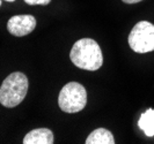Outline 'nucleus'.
I'll return each mask as SVG.
<instances>
[{
	"label": "nucleus",
	"instance_id": "nucleus-12",
	"mask_svg": "<svg viewBox=\"0 0 154 144\" xmlns=\"http://www.w3.org/2000/svg\"><path fill=\"white\" fill-rule=\"evenodd\" d=\"M0 6H1V0H0Z\"/></svg>",
	"mask_w": 154,
	"mask_h": 144
},
{
	"label": "nucleus",
	"instance_id": "nucleus-4",
	"mask_svg": "<svg viewBox=\"0 0 154 144\" xmlns=\"http://www.w3.org/2000/svg\"><path fill=\"white\" fill-rule=\"evenodd\" d=\"M129 45L137 53L154 51V24L147 21L137 23L130 31Z\"/></svg>",
	"mask_w": 154,
	"mask_h": 144
},
{
	"label": "nucleus",
	"instance_id": "nucleus-5",
	"mask_svg": "<svg viewBox=\"0 0 154 144\" xmlns=\"http://www.w3.org/2000/svg\"><path fill=\"white\" fill-rule=\"evenodd\" d=\"M36 28V19L32 15H14L7 22V30L16 37L29 35Z\"/></svg>",
	"mask_w": 154,
	"mask_h": 144
},
{
	"label": "nucleus",
	"instance_id": "nucleus-9",
	"mask_svg": "<svg viewBox=\"0 0 154 144\" xmlns=\"http://www.w3.org/2000/svg\"><path fill=\"white\" fill-rule=\"evenodd\" d=\"M28 5H48L51 0H24Z\"/></svg>",
	"mask_w": 154,
	"mask_h": 144
},
{
	"label": "nucleus",
	"instance_id": "nucleus-1",
	"mask_svg": "<svg viewBox=\"0 0 154 144\" xmlns=\"http://www.w3.org/2000/svg\"><path fill=\"white\" fill-rule=\"evenodd\" d=\"M69 59L77 67L91 72L97 70L103 63L100 45L91 38L79 39L69 52Z\"/></svg>",
	"mask_w": 154,
	"mask_h": 144
},
{
	"label": "nucleus",
	"instance_id": "nucleus-6",
	"mask_svg": "<svg viewBox=\"0 0 154 144\" xmlns=\"http://www.w3.org/2000/svg\"><path fill=\"white\" fill-rule=\"evenodd\" d=\"M54 141V134L48 128L34 129L23 138L24 144H52Z\"/></svg>",
	"mask_w": 154,
	"mask_h": 144
},
{
	"label": "nucleus",
	"instance_id": "nucleus-10",
	"mask_svg": "<svg viewBox=\"0 0 154 144\" xmlns=\"http://www.w3.org/2000/svg\"><path fill=\"white\" fill-rule=\"evenodd\" d=\"M122 1L125 2V4H137V2L141 1V0H122Z\"/></svg>",
	"mask_w": 154,
	"mask_h": 144
},
{
	"label": "nucleus",
	"instance_id": "nucleus-3",
	"mask_svg": "<svg viewBox=\"0 0 154 144\" xmlns=\"http://www.w3.org/2000/svg\"><path fill=\"white\" fill-rule=\"evenodd\" d=\"M87 92L85 87L78 82H69L62 88L58 97V105L65 113H77L85 108Z\"/></svg>",
	"mask_w": 154,
	"mask_h": 144
},
{
	"label": "nucleus",
	"instance_id": "nucleus-7",
	"mask_svg": "<svg viewBox=\"0 0 154 144\" xmlns=\"http://www.w3.org/2000/svg\"><path fill=\"white\" fill-rule=\"evenodd\" d=\"M86 144H114L115 138L112 134L104 128L95 129L86 140Z\"/></svg>",
	"mask_w": 154,
	"mask_h": 144
},
{
	"label": "nucleus",
	"instance_id": "nucleus-11",
	"mask_svg": "<svg viewBox=\"0 0 154 144\" xmlns=\"http://www.w3.org/2000/svg\"><path fill=\"white\" fill-rule=\"evenodd\" d=\"M6 1H9V2H12V1H15V0H6Z\"/></svg>",
	"mask_w": 154,
	"mask_h": 144
},
{
	"label": "nucleus",
	"instance_id": "nucleus-8",
	"mask_svg": "<svg viewBox=\"0 0 154 144\" xmlns=\"http://www.w3.org/2000/svg\"><path fill=\"white\" fill-rule=\"evenodd\" d=\"M139 128L148 137L154 136V110L148 108L146 112L141 114L138 121Z\"/></svg>",
	"mask_w": 154,
	"mask_h": 144
},
{
	"label": "nucleus",
	"instance_id": "nucleus-2",
	"mask_svg": "<svg viewBox=\"0 0 154 144\" xmlns=\"http://www.w3.org/2000/svg\"><path fill=\"white\" fill-rule=\"evenodd\" d=\"M28 77L21 72L8 75L0 87V104L12 108L22 103L28 92Z\"/></svg>",
	"mask_w": 154,
	"mask_h": 144
}]
</instances>
